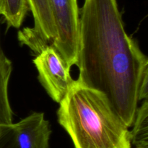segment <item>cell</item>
Listing matches in <instances>:
<instances>
[{
    "label": "cell",
    "instance_id": "cell-10",
    "mask_svg": "<svg viewBox=\"0 0 148 148\" xmlns=\"http://www.w3.org/2000/svg\"><path fill=\"white\" fill-rule=\"evenodd\" d=\"M18 39L23 44L28 46L36 54H38L43 48L49 45V42L36 33L33 28H27L19 31Z\"/></svg>",
    "mask_w": 148,
    "mask_h": 148
},
{
    "label": "cell",
    "instance_id": "cell-1",
    "mask_svg": "<svg viewBox=\"0 0 148 148\" xmlns=\"http://www.w3.org/2000/svg\"><path fill=\"white\" fill-rule=\"evenodd\" d=\"M77 81L105 95L132 127L147 99L148 59L127 34L117 0H85L79 10Z\"/></svg>",
    "mask_w": 148,
    "mask_h": 148
},
{
    "label": "cell",
    "instance_id": "cell-12",
    "mask_svg": "<svg viewBox=\"0 0 148 148\" xmlns=\"http://www.w3.org/2000/svg\"><path fill=\"white\" fill-rule=\"evenodd\" d=\"M2 8H3V0H0V15L2 12Z\"/></svg>",
    "mask_w": 148,
    "mask_h": 148
},
{
    "label": "cell",
    "instance_id": "cell-8",
    "mask_svg": "<svg viewBox=\"0 0 148 148\" xmlns=\"http://www.w3.org/2000/svg\"><path fill=\"white\" fill-rule=\"evenodd\" d=\"M143 104L138 107L130 131L132 145L136 147L148 145V102L143 100Z\"/></svg>",
    "mask_w": 148,
    "mask_h": 148
},
{
    "label": "cell",
    "instance_id": "cell-13",
    "mask_svg": "<svg viewBox=\"0 0 148 148\" xmlns=\"http://www.w3.org/2000/svg\"><path fill=\"white\" fill-rule=\"evenodd\" d=\"M135 148H148V145H144V146H139V147H136Z\"/></svg>",
    "mask_w": 148,
    "mask_h": 148
},
{
    "label": "cell",
    "instance_id": "cell-5",
    "mask_svg": "<svg viewBox=\"0 0 148 148\" xmlns=\"http://www.w3.org/2000/svg\"><path fill=\"white\" fill-rule=\"evenodd\" d=\"M17 148H49L51 130L44 113L34 112L13 123Z\"/></svg>",
    "mask_w": 148,
    "mask_h": 148
},
{
    "label": "cell",
    "instance_id": "cell-6",
    "mask_svg": "<svg viewBox=\"0 0 148 148\" xmlns=\"http://www.w3.org/2000/svg\"><path fill=\"white\" fill-rule=\"evenodd\" d=\"M29 10L34 19L33 30L50 43L56 36V30L48 0H27Z\"/></svg>",
    "mask_w": 148,
    "mask_h": 148
},
{
    "label": "cell",
    "instance_id": "cell-3",
    "mask_svg": "<svg viewBox=\"0 0 148 148\" xmlns=\"http://www.w3.org/2000/svg\"><path fill=\"white\" fill-rule=\"evenodd\" d=\"M48 1L56 30L51 45L70 69L77 62L79 20L77 0Z\"/></svg>",
    "mask_w": 148,
    "mask_h": 148
},
{
    "label": "cell",
    "instance_id": "cell-2",
    "mask_svg": "<svg viewBox=\"0 0 148 148\" xmlns=\"http://www.w3.org/2000/svg\"><path fill=\"white\" fill-rule=\"evenodd\" d=\"M57 118L75 148H132L129 128L105 95L77 80L59 103Z\"/></svg>",
    "mask_w": 148,
    "mask_h": 148
},
{
    "label": "cell",
    "instance_id": "cell-4",
    "mask_svg": "<svg viewBox=\"0 0 148 148\" xmlns=\"http://www.w3.org/2000/svg\"><path fill=\"white\" fill-rule=\"evenodd\" d=\"M33 63L41 85L49 97L59 104L75 81L70 75V69L51 44L37 54Z\"/></svg>",
    "mask_w": 148,
    "mask_h": 148
},
{
    "label": "cell",
    "instance_id": "cell-9",
    "mask_svg": "<svg viewBox=\"0 0 148 148\" xmlns=\"http://www.w3.org/2000/svg\"><path fill=\"white\" fill-rule=\"evenodd\" d=\"M29 10L27 0H3L1 15L5 19L8 26L18 28Z\"/></svg>",
    "mask_w": 148,
    "mask_h": 148
},
{
    "label": "cell",
    "instance_id": "cell-7",
    "mask_svg": "<svg viewBox=\"0 0 148 148\" xmlns=\"http://www.w3.org/2000/svg\"><path fill=\"white\" fill-rule=\"evenodd\" d=\"M12 62L0 48V126L12 123V112L8 97Z\"/></svg>",
    "mask_w": 148,
    "mask_h": 148
},
{
    "label": "cell",
    "instance_id": "cell-11",
    "mask_svg": "<svg viewBox=\"0 0 148 148\" xmlns=\"http://www.w3.org/2000/svg\"><path fill=\"white\" fill-rule=\"evenodd\" d=\"M0 148H17L13 123L0 126Z\"/></svg>",
    "mask_w": 148,
    "mask_h": 148
}]
</instances>
